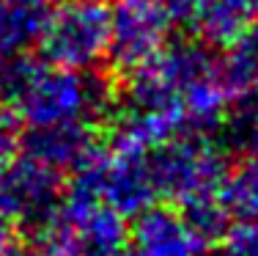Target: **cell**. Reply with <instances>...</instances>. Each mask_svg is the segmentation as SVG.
Here are the masks:
<instances>
[{
  "label": "cell",
  "instance_id": "4",
  "mask_svg": "<svg viewBox=\"0 0 258 256\" xmlns=\"http://www.w3.org/2000/svg\"><path fill=\"white\" fill-rule=\"evenodd\" d=\"M110 50V6L104 0H63L55 6L41 53L55 66L94 72Z\"/></svg>",
  "mask_w": 258,
  "mask_h": 256
},
{
  "label": "cell",
  "instance_id": "12",
  "mask_svg": "<svg viewBox=\"0 0 258 256\" xmlns=\"http://www.w3.org/2000/svg\"><path fill=\"white\" fill-rule=\"evenodd\" d=\"M220 75L231 96H253L258 94V22H253L239 39L223 47Z\"/></svg>",
  "mask_w": 258,
  "mask_h": 256
},
{
  "label": "cell",
  "instance_id": "5",
  "mask_svg": "<svg viewBox=\"0 0 258 256\" xmlns=\"http://www.w3.org/2000/svg\"><path fill=\"white\" fill-rule=\"evenodd\" d=\"M173 25L176 20L157 0H115L110 9V66L124 77L132 75L170 44Z\"/></svg>",
  "mask_w": 258,
  "mask_h": 256
},
{
  "label": "cell",
  "instance_id": "15",
  "mask_svg": "<svg viewBox=\"0 0 258 256\" xmlns=\"http://www.w3.org/2000/svg\"><path fill=\"white\" fill-rule=\"evenodd\" d=\"M20 119L11 113V108H0V166L14 160L20 155Z\"/></svg>",
  "mask_w": 258,
  "mask_h": 256
},
{
  "label": "cell",
  "instance_id": "7",
  "mask_svg": "<svg viewBox=\"0 0 258 256\" xmlns=\"http://www.w3.org/2000/svg\"><path fill=\"white\" fill-rule=\"evenodd\" d=\"M129 240L135 256H201L206 248L181 212L154 204L135 215Z\"/></svg>",
  "mask_w": 258,
  "mask_h": 256
},
{
  "label": "cell",
  "instance_id": "16",
  "mask_svg": "<svg viewBox=\"0 0 258 256\" xmlns=\"http://www.w3.org/2000/svg\"><path fill=\"white\" fill-rule=\"evenodd\" d=\"M22 242L17 237V226L6 218H0V256H20Z\"/></svg>",
  "mask_w": 258,
  "mask_h": 256
},
{
  "label": "cell",
  "instance_id": "1",
  "mask_svg": "<svg viewBox=\"0 0 258 256\" xmlns=\"http://www.w3.org/2000/svg\"><path fill=\"white\" fill-rule=\"evenodd\" d=\"M129 108L157 111L179 121L181 130L206 132L228 108V88L220 61L204 41H170L157 58L126 75Z\"/></svg>",
  "mask_w": 258,
  "mask_h": 256
},
{
  "label": "cell",
  "instance_id": "8",
  "mask_svg": "<svg viewBox=\"0 0 258 256\" xmlns=\"http://www.w3.org/2000/svg\"><path fill=\"white\" fill-rule=\"evenodd\" d=\"M99 146L102 143L94 132V124H55L30 130L22 141V155L63 176L83 166Z\"/></svg>",
  "mask_w": 258,
  "mask_h": 256
},
{
  "label": "cell",
  "instance_id": "11",
  "mask_svg": "<svg viewBox=\"0 0 258 256\" xmlns=\"http://www.w3.org/2000/svg\"><path fill=\"white\" fill-rule=\"evenodd\" d=\"M217 193L233 223H258V151L225 171Z\"/></svg>",
  "mask_w": 258,
  "mask_h": 256
},
{
  "label": "cell",
  "instance_id": "3",
  "mask_svg": "<svg viewBox=\"0 0 258 256\" xmlns=\"http://www.w3.org/2000/svg\"><path fill=\"white\" fill-rule=\"evenodd\" d=\"M149 171L154 179L157 198L173 204H189L220 190L228 160L223 146H217L206 132H179L149 151Z\"/></svg>",
  "mask_w": 258,
  "mask_h": 256
},
{
  "label": "cell",
  "instance_id": "17",
  "mask_svg": "<svg viewBox=\"0 0 258 256\" xmlns=\"http://www.w3.org/2000/svg\"><path fill=\"white\" fill-rule=\"evenodd\" d=\"M157 3L162 6V9L168 11L176 22H189L201 0H157Z\"/></svg>",
  "mask_w": 258,
  "mask_h": 256
},
{
  "label": "cell",
  "instance_id": "18",
  "mask_svg": "<svg viewBox=\"0 0 258 256\" xmlns=\"http://www.w3.org/2000/svg\"><path fill=\"white\" fill-rule=\"evenodd\" d=\"M129 256H135V253H129Z\"/></svg>",
  "mask_w": 258,
  "mask_h": 256
},
{
  "label": "cell",
  "instance_id": "14",
  "mask_svg": "<svg viewBox=\"0 0 258 256\" xmlns=\"http://www.w3.org/2000/svg\"><path fill=\"white\" fill-rule=\"evenodd\" d=\"M223 240L217 256H258V223H236Z\"/></svg>",
  "mask_w": 258,
  "mask_h": 256
},
{
  "label": "cell",
  "instance_id": "19",
  "mask_svg": "<svg viewBox=\"0 0 258 256\" xmlns=\"http://www.w3.org/2000/svg\"><path fill=\"white\" fill-rule=\"evenodd\" d=\"M255 3H258V0H255Z\"/></svg>",
  "mask_w": 258,
  "mask_h": 256
},
{
  "label": "cell",
  "instance_id": "13",
  "mask_svg": "<svg viewBox=\"0 0 258 256\" xmlns=\"http://www.w3.org/2000/svg\"><path fill=\"white\" fill-rule=\"evenodd\" d=\"M228 138L244 155L258 151V94L244 96L242 108L228 121Z\"/></svg>",
  "mask_w": 258,
  "mask_h": 256
},
{
  "label": "cell",
  "instance_id": "6",
  "mask_svg": "<svg viewBox=\"0 0 258 256\" xmlns=\"http://www.w3.org/2000/svg\"><path fill=\"white\" fill-rule=\"evenodd\" d=\"M63 201L60 174L28 155L0 166V218L28 231L44 226Z\"/></svg>",
  "mask_w": 258,
  "mask_h": 256
},
{
  "label": "cell",
  "instance_id": "9",
  "mask_svg": "<svg viewBox=\"0 0 258 256\" xmlns=\"http://www.w3.org/2000/svg\"><path fill=\"white\" fill-rule=\"evenodd\" d=\"M52 11L55 0H0V61L41 47Z\"/></svg>",
  "mask_w": 258,
  "mask_h": 256
},
{
  "label": "cell",
  "instance_id": "10",
  "mask_svg": "<svg viewBox=\"0 0 258 256\" xmlns=\"http://www.w3.org/2000/svg\"><path fill=\"white\" fill-rule=\"evenodd\" d=\"M258 17L255 0H201L192 14L198 39L209 47H228Z\"/></svg>",
  "mask_w": 258,
  "mask_h": 256
},
{
  "label": "cell",
  "instance_id": "2",
  "mask_svg": "<svg viewBox=\"0 0 258 256\" xmlns=\"http://www.w3.org/2000/svg\"><path fill=\"white\" fill-rule=\"evenodd\" d=\"M0 99L30 130L96 124L113 108V91L96 72L55 66L30 56L0 61Z\"/></svg>",
  "mask_w": 258,
  "mask_h": 256
}]
</instances>
